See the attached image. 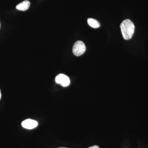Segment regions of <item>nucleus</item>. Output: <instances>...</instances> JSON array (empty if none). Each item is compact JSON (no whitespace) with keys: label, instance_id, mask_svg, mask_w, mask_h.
Returning a JSON list of instances; mask_svg holds the SVG:
<instances>
[{"label":"nucleus","instance_id":"nucleus-1","mask_svg":"<svg viewBox=\"0 0 148 148\" xmlns=\"http://www.w3.org/2000/svg\"><path fill=\"white\" fill-rule=\"evenodd\" d=\"M122 34L124 39L128 40L132 38L135 32V25L130 19L123 21L120 25Z\"/></svg>","mask_w":148,"mask_h":148},{"label":"nucleus","instance_id":"nucleus-2","mask_svg":"<svg viewBox=\"0 0 148 148\" xmlns=\"http://www.w3.org/2000/svg\"><path fill=\"white\" fill-rule=\"evenodd\" d=\"M86 50L84 43L82 41L78 40L74 44L73 47V52L74 55L80 56L82 55Z\"/></svg>","mask_w":148,"mask_h":148},{"label":"nucleus","instance_id":"nucleus-3","mask_svg":"<svg viewBox=\"0 0 148 148\" xmlns=\"http://www.w3.org/2000/svg\"><path fill=\"white\" fill-rule=\"evenodd\" d=\"M55 82L56 83L61 85L63 87H67L70 84V79L66 75L60 74L55 78Z\"/></svg>","mask_w":148,"mask_h":148},{"label":"nucleus","instance_id":"nucleus-4","mask_svg":"<svg viewBox=\"0 0 148 148\" xmlns=\"http://www.w3.org/2000/svg\"><path fill=\"white\" fill-rule=\"evenodd\" d=\"M38 123L36 121L31 119L25 120L21 123V125L27 129H32L38 126Z\"/></svg>","mask_w":148,"mask_h":148},{"label":"nucleus","instance_id":"nucleus-5","mask_svg":"<svg viewBox=\"0 0 148 148\" xmlns=\"http://www.w3.org/2000/svg\"><path fill=\"white\" fill-rule=\"evenodd\" d=\"M30 2L29 1L26 0L18 4L16 6V9L18 10L26 11L30 7Z\"/></svg>","mask_w":148,"mask_h":148},{"label":"nucleus","instance_id":"nucleus-6","mask_svg":"<svg viewBox=\"0 0 148 148\" xmlns=\"http://www.w3.org/2000/svg\"><path fill=\"white\" fill-rule=\"evenodd\" d=\"M88 24L90 27L94 29L99 28L100 27V24L99 21L92 18H89L87 20Z\"/></svg>","mask_w":148,"mask_h":148},{"label":"nucleus","instance_id":"nucleus-7","mask_svg":"<svg viewBox=\"0 0 148 148\" xmlns=\"http://www.w3.org/2000/svg\"><path fill=\"white\" fill-rule=\"evenodd\" d=\"M88 148H100L99 147H98V146L97 145H94L93 146H92V147H90Z\"/></svg>","mask_w":148,"mask_h":148},{"label":"nucleus","instance_id":"nucleus-8","mask_svg":"<svg viewBox=\"0 0 148 148\" xmlns=\"http://www.w3.org/2000/svg\"><path fill=\"white\" fill-rule=\"evenodd\" d=\"M1 90H0V99H1Z\"/></svg>","mask_w":148,"mask_h":148},{"label":"nucleus","instance_id":"nucleus-9","mask_svg":"<svg viewBox=\"0 0 148 148\" xmlns=\"http://www.w3.org/2000/svg\"><path fill=\"white\" fill-rule=\"evenodd\" d=\"M65 148V147H60V148Z\"/></svg>","mask_w":148,"mask_h":148}]
</instances>
